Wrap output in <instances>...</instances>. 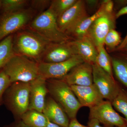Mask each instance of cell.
<instances>
[{
    "label": "cell",
    "mask_w": 127,
    "mask_h": 127,
    "mask_svg": "<svg viewBox=\"0 0 127 127\" xmlns=\"http://www.w3.org/2000/svg\"><path fill=\"white\" fill-rule=\"evenodd\" d=\"M51 42L28 26L13 34L12 45L15 55L26 57L38 63L41 62Z\"/></svg>",
    "instance_id": "6da1fadb"
},
{
    "label": "cell",
    "mask_w": 127,
    "mask_h": 127,
    "mask_svg": "<svg viewBox=\"0 0 127 127\" xmlns=\"http://www.w3.org/2000/svg\"><path fill=\"white\" fill-rule=\"evenodd\" d=\"M46 84L48 94L61 105L70 120L76 118L82 107L70 86L62 79H47Z\"/></svg>",
    "instance_id": "7a4b0ae2"
},
{
    "label": "cell",
    "mask_w": 127,
    "mask_h": 127,
    "mask_svg": "<svg viewBox=\"0 0 127 127\" xmlns=\"http://www.w3.org/2000/svg\"><path fill=\"white\" fill-rule=\"evenodd\" d=\"M30 82H16L10 85L4 94L3 104L14 116L15 120L29 109Z\"/></svg>",
    "instance_id": "3957f363"
},
{
    "label": "cell",
    "mask_w": 127,
    "mask_h": 127,
    "mask_svg": "<svg viewBox=\"0 0 127 127\" xmlns=\"http://www.w3.org/2000/svg\"><path fill=\"white\" fill-rule=\"evenodd\" d=\"M28 27L52 43H61L74 40L60 31L58 26L57 17L49 9L37 15Z\"/></svg>",
    "instance_id": "277c9868"
},
{
    "label": "cell",
    "mask_w": 127,
    "mask_h": 127,
    "mask_svg": "<svg viewBox=\"0 0 127 127\" xmlns=\"http://www.w3.org/2000/svg\"><path fill=\"white\" fill-rule=\"evenodd\" d=\"M2 68L12 83L30 82L39 76V63L20 55H14Z\"/></svg>",
    "instance_id": "5b68a950"
},
{
    "label": "cell",
    "mask_w": 127,
    "mask_h": 127,
    "mask_svg": "<svg viewBox=\"0 0 127 127\" xmlns=\"http://www.w3.org/2000/svg\"><path fill=\"white\" fill-rule=\"evenodd\" d=\"M31 7L0 15V41L12 34L27 27L36 16Z\"/></svg>",
    "instance_id": "8992f818"
},
{
    "label": "cell",
    "mask_w": 127,
    "mask_h": 127,
    "mask_svg": "<svg viewBox=\"0 0 127 127\" xmlns=\"http://www.w3.org/2000/svg\"><path fill=\"white\" fill-rule=\"evenodd\" d=\"M89 119H95L104 127H124L127 122L114 109L112 102L106 100L89 108Z\"/></svg>",
    "instance_id": "52a82bcc"
},
{
    "label": "cell",
    "mask_w": 127,
    "mask_h": 127,
    "mask_svg": "<svg viewBox=\"0 0 127 127\" xmlns=\"http://www.w3.org/2000/svg\"><path fill=\"white\" fill-rule=\"evenodd\" d=\"M93 83L103 97L111 102L118 95L121 87L113 77L96 63L92 65Z\"/></svg>",
    "instance_id": "ba28073f"
},
{
    "label": "cell",
    "mask_w": 127,
    "mask_h": 127,
    "mask_svg": "<svg viewBox=\"0 0 127 127\" xmlns=\"http://www.w3.org/2000/svg\"><path fill=\"white\" fill-rule=\"evenodd\" d=\"M82 57L73 56L68 60L53 63H39V76L46 79H63L75 66L84 62Z\"/></svg>",
    "instance_id": "9c48e42d"
},
{
    "label": "cell",
    "mask_w": 127,
    "mask_h": 127,
    "mask_svg": "<svg viewBox=\"0 0 127 127\" xmlns=\"http://www.w3.org/2000/svg\"><path fill=\"white\" fill-rule=\"evenodd\" d=\"M116 12L106 13L97 18L91 25L85 36L88 37L97 47L104 45L105 37L110 30L116 29Z\"/></svg>",
    "instance_id": "30bf717a"
},
{
    "label": "cell",
    "mask_w": 127,
    "mask_h": 127,
    "mask_svg": "<svg viewBox=\"0 0 127 127\" xmlns=\"http://www.w3.org/2000/svg\"><path fill=\"white\" fill-rule=\"evenodd\" d=\"M89 16L85 0H77L75 4L57 18L58 26L60 31L66 34Z\"/></svg>",
    "instance_id": "8fae6325"
},
{
    "label": "cell",
    "mask_w": 127,
    "mask_h": 127,
    "mask_svg": "<svg viewBox=\"0 0 127 127\" xmlns=\"http://www.w3.org/2000/svg\"><path fill=\"white\" fill-rule=\"evenodd\" d=\"M73 40L61 43L51 42L47 48L41 63L61 62L77 55Z\"/></svg>",
    "instance_id": "7c38bea8"
},
{
    "label": "cell",
    "mask_w": 127,
    "mask_h": 127,
    "mask_svg": "<svg viewBox=\"0 0 127 127\" xmlns=\"http://www.w3.org/2000/svg\"><path fill=\"white\" fill-rule=\"evenodd\" d=\"M70 86H89L93 84L92 65L82 63L73 67L63 79Z\"/></svg>",
    "instance_id": "4fadbf2b"
},
{
    "label": "cell",
    "mask_w": 127,
    "mask_h": 127,
    "mask_svg": "<svg viewBox=\"0 0 127 127\" xmlns=\"http://www.w3.org/2000/svg\"><path fill=\"white\" fill-rule=\"evenodd\" d=\"M30 104L28 110L43 113L46 97L48 93L46 79L39 76L30 82Z\"/></svg>",
    "instance_id": "5bb4252c"
},
{
    "label": "cell",
    "mask_w": 127,
    "mask_h": 127,
    "mask_svg": "<svg viewBox=\"0 0 127 127\" xmlns=\"http://www.w3.org/2000/svg\"><path fill=\"white\" fill-rule=\"evenodd\" d=\"M82 107L89 108L104 101L100 91L95 84L89 86H70Z\"/></svg>",
    "instance_id": "9a60e30c"
},
{
    "label": "cell",
    "mask_w": 127,
    "mask_h": 127,
    "mask_svg": "<svg viewBox=\"0 0 127 127\" xmlns=\"http://www.w3.org/2000/svg\"><path fill=\"white\" fill-rule=\"evenodd\" d=\"M49 95L46 97L43 113L51 122L62 127H68L70 120L67 114L61 105Z\"/></svg>",
    "instance_id": "2e32d148"
},
{
    "label": "cell",
    "mask_w": 127,
    "mask_h": 127,
    "mask_svg": "<svg viewBox=\"0 0 127 127\" xmlns=\"http://www.w3.org/2000/svg\"><path fill=\"white\" fill-rule=\"evenodd\" d=\"M109 54L113 72L118 81L127 88V51L115 50Z\"/></svg>",
    "instance_id": "e0dca14e"
},
{
    "label": "cell",
    "mask_w": 127,
    "mask_h": 127,
    "mask_svg": "<svg viewBox=\"0 0 127 127\" xmlns=\"http://www.w3.org/2000/svg\"><path fill=\"white\" fill-rule=\"evenodd\" d=\"M72 41L77 55L81 57L84 62L92 65L96 63L97 48L88 37L84 36Z\"/></svg>",
    "instance_id": "ac0fdd59"
},
{
    "label": "cell",
    "mask_w": 127,
    "mask_h": 127,
    "mask_svg": "<svg viewBox=\"0 0 127 127\" xmlns=\"http://www.w3.org/2000/svg\"><path fill=\"white\" fill-rule=\"evenodd\" d=\"M106 13L104 9V4L102 0H100V6L99 9L92 15L89 16L82 21L72 30L66 34L73 40H76L86 36L88 29L94 21L99 17Z\"/></svg>",
    "instance_id": "d6986e66"
},
{
    "label": "cell",
    "mask_w": 127,
    "mask_h": 127,
    "mask_svg": "<svg viewBox=\"0 0 127 127\" xmlns=\"http://www.w3.org/2000/svg\"><path fill=\"white\" fill-rule=\"evenodd\" d=\"M20 119L29 127H45L49 121L43 113L33 109L28 110Z\"/></svg>",
    "instance_id": "ffe728a7"
},
{
    "label": "cell",
    "mask_w": 127,
    "mask_h": 127,
    "mask_svg": "<svg viewBox=\"0 0 127 127\" xmlns=\"http://www.w3.org/2000/svg\"><path fill=\"white\" fill-rule=\"evenodd\" d=\"M13 36L12 34L0 41V70L15 55L13 48Z\"/></svg>",
    "instance_id": "44dd1931"
},
{
    "label": "cell",
    "mask_w": 127,
    "mask_h": 127,
    "mask_svg": "<svg viewBox=\"0 0 127 127\" xmlns=\"http://www.w3.org/2000/svg\"><path fill=\"white\" fill-rule=\"evenodd\" d=\"M97 48L98 54L96 63L114 77L111 57L105 49L104 45L99 46Z\"/></svg>",
    "instance_id": "7402d4cb"
},
{
    "label": "cell",
    "mask_w": 127,
    "mask_h": 127,
    "mask_svg": "<svg viewBox=\"0 0 127 127\" xmlns=\"http://www.w3.org/2000/svg\"><path fill=\"white\" fill-rule=\"evenodd\" d=\"M30 0H1L0 14L11 13L28 8Z\"/></svg>",
    "instance_id": "603a6c76"
},
{
    "label": "cell",
    "mask_w": 127,
    "mask_h": 127,
    "mask_svg": "<svg viewBox=\"0 0 127 127\" xmlns=\"http://www.w3.org/2000/svg\"><path fill=\"white\" fill-rule=\"evenodd\" d=\"M77 0H52L49 9L57 18L75 4Z\"/></svg>",
    "instance_id": "cb8c5ba5"
},
{
    "label": "cell",
    "mask_w": 127,
    "mask_h": 127,
    "mask_svg": "<svg viewBox=\"0 0 127 127\" xmlns=\"http://www.w3.org/2000/svg\"><path fill=\"white\" fill-rule=\"evenodd\" d=\"M120 32L116 29L110 30L104 38V45L106 47L107 51L108 53L116 50L122 42Z\"/></svg>",
    "instance_id": "d4e9b609"
},
{
    "label": "cell",
    "mask_w": 127,
    "mask_h": 127,
    "mask_svg": "<svg viewBox=\"0 0 127 127\" xmlns=\"http://www.w3.org/2000/svg\"><path fill=\"white\" fill-rule=\"evenodd\" d=\"M114 108L124 116L127 124V93L122 88L112 102Z\"/></svg>",
    "instance_id": "484cf974"
},
{
    "label": "cell",
    "mask_w": 127,
    "mask_h": 127,
    "mask_svg": "<svg viewBox=\"0 0 127 127\" xmlns=\"http://www.w3.org/2000/svg\"><path fill=\"white\" fill-rule=\"evenodd\" d=\"M12 83L3 68L0 70V107L3 104V96Z\"/></svg>",
    "instance_id": "4316f807"
},
{
    "label": "cell",
    "mask_w": 127,
    "mask_h": 127,
    "mask_svg": "<svg viewBox=\"0 0 127 127\" xmlns=\"http://www.w3.org/2000/svg\"><path fill=\"white\" fill-rule=\"evenodd\" d=\"M51 2L50 0H30L29 4L30 7L40 14L49 8Z\"/></svg>",
    "instance_id": "83f0119b"
},
{
    "label": "cell",
    "mask_w": 127,
    "mask_h": 127,
    "mask_svg": "<svg viewBox=\"0 0 127 127\" xmlns=\"http://www.w3.org/2000/svg\"><path fill=\"white\" fill-rule=\"evenodd\" d=\"M85 1L87 12L95 11L96 12L100 6V0H86Z\"/></svg>",
    "instance_id": "f1b7e54d"
},
{
    "label": "cell",
    "mask_w": 127,
    "mask_h": 127,
    "mask_svg": "<svg viewBox=\"0 0 127 127\" xmlns=\"http://www.w3.org/2000/svg\"><path fill=\"white\" fill-rule=\"evenodd\" d=\"M102 1L104 4V9L106 13L111 14L114 12V5L113 1L111 0H103Z\"/></svg>",
    "instance_id": "f546056e"
},
{
    "label": "cell",
    "mask_w": 127,
    "mask_h": 127,
    "mask_svg": "<svg viewBox=\"0 0 127 127\" xmlns=\"http://www.w3.org/2000/svg\"><path fill=\"white\" fill-rule=\"evenodd\" d=\"M113 2L114 11L116 12V11H118L123 7L127 5V0H114Z\"/></svg>",
    "instance_id": "4dcf8cb0"
},
{
    "label": "cell",
    "mask_w": 127,
    "mask_h": 127,
    "mask_svg": "<svg viewBox=\"0 0 127 127\" xmlns=\"http://www.w3.org/2000/svg\"><path fill=\"white\" fill-rule=\"evenodd\" d=\"M3 127H29L26 125L20 119L15 120L10 124L5 125Z\"/></svg>",
    "instance_id": "1f68e13d"
},
{
    "label": "cell",
    "mask_w": 127,
    "mask_h": 127,
    "mask_svg": "<svg viewBox=\"0 0 127 127\" xmlns=\"http://www.w3.org/2000/svg\"><path fill=\"white\" fill-rule=\"evenodd\" d=\"M88 125V127H104L101 126L100 122L95 119H89Z\"/></svg>",
    "instance_id": "d6a6232c"
},
{
    "label": "cell",
    "mask_w": 127,
    "mask_h": 127,
    "mask_svg": "<svg viewBox=\"0 0 127 127\" xmlns=\"http://www.w3.org/2000/svg\"><path fill=\"white\" fill-rule=\"evenodd\" d=\"M68 127H88L81 124L76 118L71 119L70 121Z\"/></svg>",
    "instance_id": "836d02e7"
},
{
    "label": "cell",
    "mask_w": 127,
    "mask_h": 127,
    "mask_svg": "<svg viewBox=\"0 0 127 127\" xmlns=\"http://www.w3.org/2000/svg\"><path fill=\"white\" fill-rule=\"evenodd\" d=\"M127 14V5L123 7L116 12V17L117 19L119 18L121 16Z\"/></svg>",
    "instance_id": "e575fe53"
},
{
    "label": "cell",
    "mask_w": 127,
    "mask_h": 127,
    "mask_svg": "<svg viewBox=\"0 0 127 127\" xmlns=\"http://www.w3.org/2000/svg\"><path fill=\"white\" fill-rule=\"evenodd\" d=\"M127 43V33L125 36V38L122 41V42L120 43V45L115 50H119L123 49L125 47V46L126 45Z\"/></svg>",
    "instance_id": "d590c367"
},
{
    "label": "cell",
    "mask_w": 127,
    "mask_h": 127,
    "mask_svg": "<svg viewBox=\"0 0 127 127\" xmlns=\"http://www.w3.org/2000/svg\"><path fill=\"white\" fill-rule=\"evenodd\" d=\"M45 127H62L59 125L53 123L51 122L50 121H48L47 124L46 125Z\"/></svg>",
    "instance_id": "8d00e7d4"
},
{
    "label": "cell",
    "mask_w": 127,
    "mask_h": 127,
    "mask_svg": "<svg viewBox=\"0 0 127 127\" xmlns=\"http://www.w3.org/2000/svg\"><path fill=\"white\" fill-rule=\"evenodd\" d=\"M121 50H124V51H127V43L126 45L125 46V47L123 48V49H121Z\"/></svg>",
    "instance_id": "74e56055"
},
{
    "label": "cell",
    "mask_w": 127,
    "mask_h": 127,
    "mask_svg": "<svg viewBox=\"0 0 127 127\" xmlns=\"http://www.w3.org/2000/svg\"><path fill=\"white\" fill-rule=\"evenodd\" d=\"M1 0H0V10L1 5Z\"/></svg>",
    "instance_id": "f35d334b"
},
{
    "label": "cell",
    "mask_w": 127,
    "mask_h": 127,
    "mask_svg": "<svg viewBox=\"0 0 127 127\" xmlns=\"http://www.w3.org/2000/svg\"><path fill=\"white\" fill-rule=\"evenodd\" d=\"M127 127V126H125V127Z\"/></svg>",
    "instance_id": "ab89813d"
}]
</instances>
